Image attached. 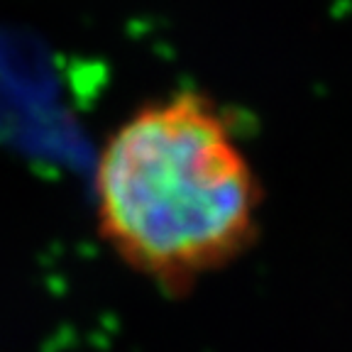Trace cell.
I'll list each match as a JSON object with an SVG mask.
<instances>
[{
  "mask_svg": "<svg viewBox=\"0 0 352 352\" xmlns=\"http://www.w3.org/2000/svg\"><path fill=\"white\" fill-rule=\"evenodd\" d=\"M94 184L103 242L169 296L230 267L262 232V182L228 116L198 91L120 122Z\"/></svg>",
  "mask_w": 352,
  "mask_h": 352,
  "instance_id": "obj_1",
  "label": "cell"
}]
</instances>
